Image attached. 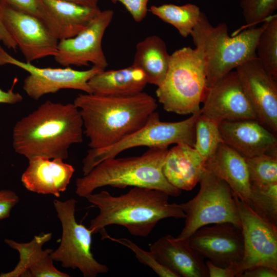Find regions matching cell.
<instances>
[{
	"label": "cell",
	"instance_id": "cell-1",
	"mask_svg": "<svg viewBox=\"0 0 277 277\" xmlns=\"http://www.w3.org/2000/svg\"><path fill=\"white\" fill-rule=\"evenodd\" d=\"M83 122L73 103L46 101L22 118L13 130V146L28 160L35 156L66 160L70 147L83 141Z\"/></svg>",
	"mask_w": 277,
	"mask_h": 277
},
{
	"label": "cell",
	"instance_id": "cell-2",
	"mask_svg": "<svg viewBox=\"0 0 277 277\" xmlns=\"http://www.w3.org/2000/svg\"><path fill=\"white\" fill-rule=\"evenodd\" d=\"M73 104L81 115L90 149L110 146L143 127L156 111V100L146 92L128 96L79 94Z\"/></svg>",
	"mask_w": 277,
	"mask_h": 277
},
{
	"label": "cell",
	"instance_id": "cell-3",
	"mask_svg": "<svg viewBox=\"0 0 277 277\" xmlns=\"http://www.w3.org/2000/svg\"><path fill=\"white\" fill-rule=\"evenodd\" d=\"M169 195L161 190L133 187L126 193L113 196L106 190L86 198L99 209L90 222L93 234L111 225L123 226L131 234L146 237L156 225L167 218L185 219L179 204L170 203Z\"/></svg>",
	"mask_w": 277,
	"mask_h": 277
},
{
	"label": "cell",
	"instance_id": "cell-4",
	"mask_svg": "<svg viewBox=\"0 0 277 277\" xmlns=\"http://www.w3.org/2000/svg\"><path fill=\"white\" fill-rule=\"evenodd\" d=\"M168 151L166 147H151L139 156L105 160L76 179L75 192L86 198L104 186H131L156 189L177 197L182 190L169 183L163 171Z\"/></svg>",
	"mask_w": 277,
	"mask_h": 277
},
{
	"label": "cell",
	"instance_id": "cell-5",
	"mask_svg": "<svg viewBox=\"0 0 277 277\" xmlns=\"http://www.w3.org/2000/svg\"><path fill=\"white\" fill-rule=\"evenodd\" d=\"M262 30V25L250 27L230 36L226 23L213 26L203 12L190 35L205 65L207 88L241 64L256 57V46Z\"/></svg>",
	"mask_w": 277,
	"mask_h": 277
},
{
	"label": "cell",
	"instance_id": "cell-6",
	"mask_svg": "<svg viewBox=\"0 0 277 277\" xmlns=\"http://www.w3.org/2000/svg\"><path fill=\"white\" fill-rule=\"evenodd\" d=\"M206 73L196 49L185 47L171 55L167 72L156 95L164 109L181 115L200 110L207 89Z\"/></svg>",
	"mask_w": 277,
	"mask_h": 277
},
{
	"label": "cell",
	"instance_id": "cell-7",
	"mask_svg": "<svg viewBox=\"0 0 277 277\" xmlns=\"http://www.w3.org/2000/svg\"><path fill=\"white\" fill-rule=\"evenodd\" d=\"M200 113V110L186 120L169 122L161 121L155 111L143 127L120 141L107 147L89 149L83 160V175L103 161L116 157L128 149L142 146L168 148L180 143L193 147L195 123Z\"/></svg>",
	"mask_w": 277,
	"mask_h": 277
},
{
	"label": "cell",
	"instance_id": "cell-8",
	"mask_svg": "<svg viewBox=\"0 0 277 277\" xmlns=\"http://www.w3.org/2000/svg\"><path fill=\"white\" fill-rule=\"evenodd\" d=\"M197 194L187 202L179 204L185 214V222L176 237L188 239L197 229L205 225L231 223L241 227L234 195L229 186L206 170L200 181Z\"/></svg>",
	"mask_w": 277,
	"mask_h": 277
},
{
	"label": "cell",
	"instance_id": "cell-9",
	"mask_svg": "<svg viewBox=\"0 0 277 277\" xmlns=\"http://www.w3.org/2000/svg\"><path fill=\"white\" fill-rule=\"evenodd\" d=\"M76 201L54 200V206L62 227L60 244L51 253L53 261L64 268L78 269L84 277H95L108 271V267L98 262L91 252L93 232L75 217Z\"/></svg>",
	"mask_w": 277,
	"mask_h": 277
},
{
	"label": "cell",
	"instance_id": "cell-10",
	"mask_svg": "<svg viewBox=\"0 0 277 277\" xmlns=\"http://www.w3.org/2000/svg\"><path fill=\"white\" fill-rule=\"evenodd\" d=\"M10 64L29 73L24 79L23 88L34 100L43 95L55 93L62 89L78 90L92 94L88 81L95 74L105 70L93 66L86 70H77L66 67L64 68H40L31 63L18 60L9 54L0 45V66Z\"/></svg>",
	"mask_w": 277,
	"mask_h": 277
},
{
	"label": "cell",
	"instance_id": "cell-11",
	"mask_svg": "<svg viewBox=\"0 0 277 277\" xmlns=\"http://www.w3.org/2000/svg\"><path fill=\"white\" fill-rule=\"evenodd\" d=\"M234 195L244 247L238 275L243 270L256 266L277 269V226L261 217L248 203L240 200L235 194Z\"/></svg>",
	"mask_w": 277,
	"mask_h": 277
},
{
	"label": "cell",
	"instance_id": "cell-12",
	"mask_svg": "<svg viewBox=\"0 0 277 277\" xmlns=\"http://www.w3.org/2000/svg\"><path fill=\"white\" fill-rule=\"evenodd\" d=\"M189 243L203 258L217 266L234 268L238 275L244 253L241 227L231 223L205 225L193 232Z\"/></svg>",
	"mask_w": 277,
	"mask_h": 277
},
{
	"label": "cell",
	"instance_id": "cell-13",
	"mask_svg": "<svg viewBox=\"0 0 277 277\" xmlns=\"http://www.w3.org/2000/svg\"><path fill=\"white\" fill-rule=\"evenodd\" d=\"M114 15L111 9L101 11L90 24L75 36L58 41L53 56L62 66H93L105 69L108 62L102 48V39Z\"/></svg>",
	"mask_w": 277,
	"mask_h": 277
},
{
	"label": "cell",
	"instance_id": "cell-14",
	"mask_svg": "<svg viewBox=\"0 0 277 277\" xmlns=\"http://www.w3.org/2000/svg\"><path fill=\"white\" fill-rule=\"evenodd\" d=\"M201 114L219 124L225 121L258 120L236 71H231L207 88Z\"/></svg>",
	"mask_w": 277,
	"mask_h": 277
},
{
	"label": "cell",
	"instance_id": "cell-15",
	"mask_svg": "<svg viewBox=\"0 0 277 277\" xmlns=\"http://www.w3.org/2000/svg\"><path fill=\"white\" fill-rule=\"evenodd\" d=\"M2 14L8 31L26 62L31 63L56 54L59 41L41 19L4 2Z\"/></svg>",
	"mask_w": 277,
	"mask_h": 277
},
{
	"label": "cell",
	"instance_id": "cell-16",
	"mask_svg": "<svg viewBox=\"0 0 277 277\" xmlns=\"http://www.w3.org/2000/svg\"><path fill=\"white\" fill-rule=\"evenodd\" d=\"M235 71L258 121L274 134L277 132V79L257 57L238 66Z\"/></svg>",
	"mask_w": 277,
	"mask_h": 277
},
{
	"label": "cell",
	"instance_id": "cell-17",
	"mask_svg": "<svg viewBox=\"0 0 277 277\" xmlns=\"http://www.w3.org/2000/svg\"><path fill=\"white\" fill-rule=\"evenodd\" d=\"M219 129L223 143L245 158L265 153L277 155L275 134L258 120L223 122Z\"/></svg>",
	"mask_w": 277,
	"mask_h": 277
},
{
	"label": "cell",
	"instance_id": "cell-18",
	"mask_svg": "<svg viewBox=\"0 0 277 277\" xmlns=\"http://www.w3.org/2000/svg\"><path fill=\"white\" fill-rule=\"evenodd\" d=\"M41 20L58 41L73 37L99 14V7H89L64 0H38Z\"/></svg>",
	"mask_w": 277,
	"mask_h": 277
},
{
	"label": "cell",
	"instance_id": "cell-19",
	"mask_svg": "<svg viewBox=\"0 0 277 277\" xmlns=\"http://www.w3.org/2000/svg\"><path fill=\"white\" fill-rule=\"evenodd\" d=\"M52 236L51 233H43L27 243L5 239V242L9 247L18 251L19 260L13 270L1 273L0 277H69L54 265L51 256L53 250L43 249Z\"/></svg>",
	"mask_w": 277,
	"mask_h": 277
},
{
	"label": "cell",
	"instance_id": "cell-20",
	"mask_svg": "<svg viewBox=\"0 0 277 277\" xmlns=\"http://www.w3.org/2000/svg\"><path fill=\"white\" fill-rule=\"evenodd\" d=\"M28 161L29 165L21 177V182L28 190L57 197L66 190L75 171L72 165L61 159L42 156Z\"/></svg>",
	"mask_w": 277,
	"mask_h": 277
},
{
	"label": "cell",
	"instance_id": "cell-21",
	"mask_svg": "<svg viewBox=\"0 0 277 277\" xmlns=\"http://www.w3.org/2000/svg\"><path fill=\"white\" fill-rule=\"evenodd\" d=\"M155 258L179 277H207L208 269L203 257L190 245L188 239L168 234L150 247Z\"/></svg>",
	"mask_w": 277,
	"mask_h": 277
},
{
	"label": "cell",
	"instance_id": "cell-22",
	"mask_svg": "<svg viewBox=\"0 0 277 277\" xmlns=\"http://www.w3.org/2000/svg\"><path fill=\"white\" fill-rule=\"evenodd\" d=\"M206 161L193 147L183 143L168 150L163 171L167 181L182 190H191L199 182L206 169Z\"/></svg>",
	"mask_w": 277,
	"mask_h": 277
},
{
	"label": "cell",
	"instance_id": "cell-23",
	"mask_svg": "<svg viewBox=\"0 0 277 277\" xmlns=\"http://www.w3.org/2000/svg\"><path fill=\"white\" fill-rule=\"evenodd\" d=\"M206 169L225 181L234 194L249 204L250 182L245 157L223 142L206 161Z\"/></svg>",
	"mask_w": 277,
	"mask_h": 277
},
{
	"label": "cell",
	"instance_id": "cell-24",
	"mask_svg": "<svg viewBox=\"0 0 277 277\" xmlns=\"http://www.w3.org/2000/svg\"><path fill=\"white\" fill-rule=\"evenodd\" d=\"M147 84L144 72L132 65L118 70H104L88 81L93 94L109 96L136 94L143 92Z\"/></svg>",
	"mask_w": 277,
	"mask_h": 277
},
{
	"label": "cell",
	"instance_id": "cell-25",
	"mask_svg": "<svg viewBox=\"0 0 277 277\" xmlns=\"http://www.w3.org/2000/svg\"><path fill=\"white\" fill-rule=\"evenodd\" d=\"M170 58L164 41L157 35H150L136 45L132 65L144 72L148 84L158 87L166 75Z\"/></svg>",
	"mask_w": 277,
	"mask_h": 277
},
{
	"label": "cell",
	"instance_id": "cell-26",
	"mask_svg": "<svg viewBox=\"0 0 277 277\" xmlns=\"http://www.w3.org/2000/svg\"><path fill=\"white\" fill-rule=\"evenodd\" d=\"M149 11L163 21L174 26L184 37L190 35L203 13L197 6L192 4L152 6Z\"/></svg>",
	"mask_w": 277,
	"mask_h": 277
},
{
	"label": "cell",
	"instance_id": "cell-27",
	"mask_svg": "<svg viewBox=\"0 0 277 277\" xmlns=\"http://www.w3.org/2000/svg\"><path fill=\"white\" fill-rule=\"evenodd\" d=\"M263 23L256 55L264 68L277 79V15L270 16Z\"/></svg>",
	"mask_w": 277,
	"mask_h": 277
},
{
	"label": "cell",
	"instance_id": "cell-28",
	"mask_svg": "<svg viewBox=\"0 0 277 277\" xmlns=\"http://www.w3.org/2000/svg\"><path fill=\"white\" fill-rule=\"evenodd\" d=\"M249 204L261 217L277 226V183H250Z\"/></svg>",
	"mask_w": 277,
	"mask_h": 277
},
{
	"label": "cell",
	"instance_id": "cell-29",
	"mask_svg": "<svg viewBox=\"0 0 277 277\" xmlns=\"http://www.w3.org/2000/svg\"><path fill=\"white\" fill-rule=\"evenodd\" d=\"M223 142L219 124L200 113L195 123L193 148L206 162Z\"/></svg>",
	"mask_w": 277,
	"mask_h": 277
},
{
	"label": "cell",
	"instance_id": "cell-30",
	"mask_svg": "<svg viewBox=\"0 0 277 277\" xmlns=\"http://www.w3.org/2000/svg\"><path fill=\"white\" fill-rule=\"evenodd\" d=\"M245 160L250 183H277V155L265 153Z\"/></svg>",
	"mask_w": 277,
	"mask_h": 277
},
{
	"label": "cell",
	"instance_id": "cell-31",
	"mask_svg": "<svg viewBox=\"0 0 277 277\" xmlns=\"http://www.w3.org/2000/svg\"><path fill=\"white\" fill-rule=\"evenodd\" d=\"M102 239H109L130 249L135 254L136 258L142 264L150 267L157 275L161 277H179L170 269L161 263L151 251H147L126 238H114L110 236L105 229L101 231Z\"/></svg>",
	"mask_w": 277,
	"mask_h": 277
},
{
	"label": "cell",
	"instance_id": "cell-32",
	"mask_svg": "<svg viewBox=\"0 0 277 277\" xmlns=\"http://www.w3.org/2000/svg\"><path fill=\"white\" fill-rule=\"evenodd\" d=\"M241 7L246 24L244 29L255 27L273 15L277 0H241Z\"/></svg>",
	"mask_w": 277,
	"mask_h": 277
},
{
	"label": "cell",
	"instance_id": "cell-33",
	"mask_svg": "<svg viewBox=\"0 0 277 277\" xmlns=\"http://www.w3.org/2000/svg\"><path fill=\"white\" fill-rule=\"evenodd\" d=\"M113 4H123L136 22L143 21L147 14L149 0H110Z\"/></svg>",
	"mask_w": 277,
	"mask_h": 277
},
{
	"label": "cell",
	"instance_id": "cell-34",
	"mask_svg": "<svg viewBox=\"0 0 277 277\" xmlns=\"http://www.w3.org/2000/svg\"><path fill=\"white\" fill-rule=\"evenodd\" d=\"M19 198L12 190H0V220L8 218L12 208L19 202Z\"/></svg>",
	"mask_w": 277,
	"mask_h": 277
},
{
	"label": "cell",
	"instance_id": "cell-35",
	"mask_svg": "<svg viewBox=\"0 0 277 277\" xmlns=\"http://www.w3.org/2000/svg\"><path fill=\"white\" fill-rule=\"evenodd\" d=\"M16 9L32 14L41 19L42 13L38 0H2Z\"/></svg>",
	"mask_w": 277,
	"mask_h": 277
},
{
	"label": "cell",
	"instance_id": "cell-36",
	"mask_svg": "<svg viewBox=\"0 0 277 277\" xmlns=\"http://www.w3.org/2000/svg\"><path fill=\"white\" fill-rule=\"evenodd\" d=\"M277 269L265 266H256L243 270L238 277H276Z\"/></svg>",
	"mask_w": 277,
	"mask_h": 277
},
{
	"label": "cell",
	"instance_id": "cell-37",
	"mask_svg": "<svg viewBox=\"0 0 277 277\" xmlns=\"http://www.w3.org/2000/svg\"><path fill=\"white\" fill-rule=\"evenodd\" d=\"M3 2L0 0V43L9 49L16 50L17 44L8 31L3 18Z\"/></svg>",
	"mask_w": 277,
	"mask_h": 277
},
{
	"label": "cell",
	"instance_id": "cell-38",
	"mask_svg": "<svg viewBox=\"0 0 277 277\" xmlns=\"http://www.w3.org/2000/svg\"><path fill=\"white\" fill-rule=\"evenodd\" d=\"M205 263L209 277H236L238 275V271L234 268L219 266L209 260Z\"/></svg>",
	"mask_w": 277,
	"mask_h": 277
},
{
	"label": "cell",
	"instance_id": "cell-39",
	"mask_svg": "<svg viewBox=\"0 0 277 277\" xmlns=\"http://www.w3.org/2000/svg\"><path fill=\"white\" fill-rule=\"evenodd\" d=\"M17 79L14 78L11 88L7 91H5L0 88V103L14 104L21 102L23 97L22 95L13 91V88L16 84Z\"/></svg>",
	"mask_w": 277,
	"mask_h": 277
},
{
	"label": "cell",
	"instance_id": "cell-40",
	"mask_svg": "<svg viewBox=\"0 0 277 277\" xmlns=\"http://www.w3.org/2000/svg\"><path fill=\"white\" fill-rule=\"evenodd\" d=\"M89 7H98L100 0H64Z\"/></svg>",
	"mask_w": 277,
	"mask_h": 277
}]
</instances>
